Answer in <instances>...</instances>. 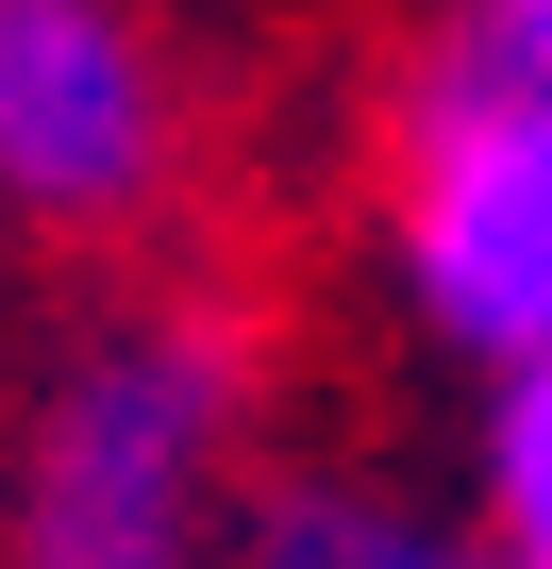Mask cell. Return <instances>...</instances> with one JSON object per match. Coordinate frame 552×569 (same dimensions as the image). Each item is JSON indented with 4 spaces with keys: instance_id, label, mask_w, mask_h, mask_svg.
I'll use <instances>...</instances> for the list:
<instances>
[{
    "instance_id": "1",
    "label": "cell",
    "mask_w": 552,
    "mask_h": 569,
    "mask_svg": "<svg viewBox=\"0 0 552 569\" xmlns=\"http://www.w3.org/2000/svg\"><path fill=\"white\" fill-rule=\"evenodd\" d=\"M234 436H251L234 319H184V302L101 319L34 386V436L0 452V569H218Z\"/></svg>"
},
{
    "instance_id": "2",
    "label": "cell",
    "mask_w": 552,
    "mask_h": 569,
    "mask_svg": "<svg viewBox=\"0 0 552 569\" xmlns=\"http://www.w3.org/2000/svg\"><path fill=\"white\" fill-rule=\"evenodd\" d=\"M385 284L402 319L469 369H535L552 352V84L452 18L402 84H385Z\"/></svg>"
},
{
    "instance_id": "3",
    "label": "cell",
    "mask_w": 552,
    "mask_h": 569,
    "mask_svg": "<svg viewBox=\"0 0 552 569\" xmlns=\"http://www.w3.org/2000/svg\"><path fill=\"white\" fill-rule=\"evenodd\" d=\"M184 184V68L118 0H0V201L118 234Z\"/></svg>"
},
{
    "instance_id": "4",
    "label": "cell",
    "mask_w": 552,
    "mask_h": 569,
    "mask_svg": "<svg viewBox=\"0 0 552 569\" xmlns=\"http://www.w3.org/2000/svg\"><path fill=\"white\" fill-rule=\"evenodd\" d=\"M218 569H485V552H469V519H435L369 469H268V486H234Z\"/></svg>"
},
{
    "instance_id": "5",
    "label": "cell",
    "mask_w": 552,
    "mask_h": 569,
    "mask_svg": "<svg viewBox=\"0 0 552 569\" xmlns=\"http://www.w3.org/2000/svg\"><path fill=\"white\" fill-rule=\"evenodd\" d=\"M469 552L485 569H552V352L535 369H485V419H469Z\"/></svg>"
},
{
    "instance_id": "6",
    "label": "cell",
    "mask_w": 552,
    "mask_h": 569,
    "mask_svg": "<svg viewBox=\"0 0 552 569\" xmlns=\"http://www.w3.org/2000/svg\"><path fill=\"white\" fill-rule=\"evenodd\" d=\"M485 34H502V51H519V68L552 84V0H485Z\"/></svg>"
}]
</instances>
